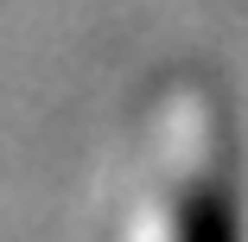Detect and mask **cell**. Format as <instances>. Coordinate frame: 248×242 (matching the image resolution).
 Wrapping results in <instances>:
<instances>
[{
	"instance_id": "1",
	"label": "cell",
	"mask_w": 248,
	"mask_h": 242,
	"mask_svg": "<svg viewBox=\"0 0 248 242\" xmlns=\"http://www.w3.org/2000/svg\"><path fill=\"white\" fill-rule=\"evenodd\" d=\"M172 242H242L223 185H185L172 210Z\"/></svg>"
}]
</instances>
